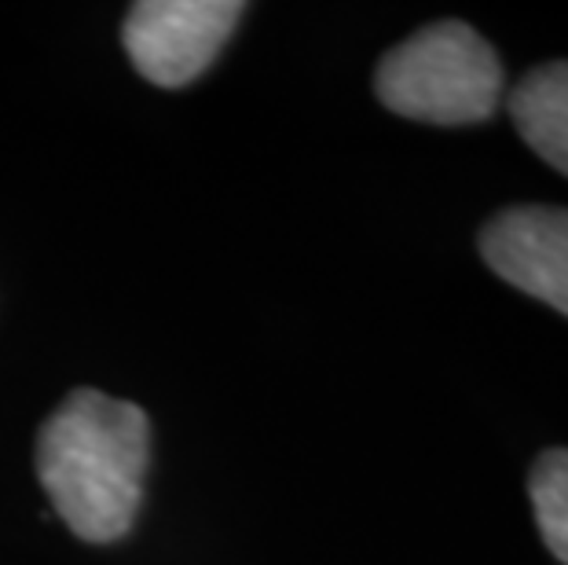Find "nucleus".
Masks as SVG:
<instances>
[{
	"label": "nucleus",
	"instance_id": "1",
	"mask_svg": "<svg viewBox=\"0 0 568 565\" xmlns=\"http://www.w3.org/2000/svg\"><path fill=\"white\" fill-rule=\"evenodd\" d=\"M151 426L143 407L100 390H74L41 426L38 474L67 528L114 544L136 522Z\"/></svg>",
	"mask_w": 568,
	"mask_h": 565
},
{
	"label": "nucleus",
	"instance_id": "2",
	"mask_svg": "<svg viewBox=\"0 0 568 565\" xmlns=\"http://www.w3.org/2000/svg\"><path fill=\"white\" fill-rule=\"evenodd\" d=\"M374 92L393 114L426 125H477L499 111L503 63L474 27L433 22L382 56Z\"/></svg>",
	"mask_w": 568,
	"mask_h": 565
},
{
	"label": "nucleus",
	"instance_id": "3",
	"mask_svg": "<svg viewBox=\"0 0 568 565\" xmlns=\"http://www.w3.org/2000/svg\"><path fill=\"white\" fill-rule=\"evenodd\" d=\"M243 11L239 0H140L129 8L122 41L143 78L180 89L213 63Z\"/></svg>",
	"mask_w": 568,
	"mask_h": 565
},
{
	"label": "nucleus",
	"instance_id": "4",
	"mask_svg": "<svg viewBox=\"0 0 568 565\" xmlns=\"http://www.w3.org/2000/svg\"><path fill=\"white\" fill-rule=\"evenodd\" d=\"M480 258L503 283L568 316V210L510 206L480 228Z\"/></svg>",
	"mask_w": 568,
	"mask_h": 565
},
{
	"label": "nucleus",
	"instance_id": "5",
	"mask_svg": "<svg viewBox=\"0 0 568 565\" xmlns=\"http://www.w3.org/2000/svg\"><path fill=\"white\" fill-rule=\"evenodd\" d=\"M506 111L528 148L568 176V59L528 70L514 85Z\"/></svg>",
	"mask_w": 568,
	"mask_h": 565
},
{
	"label": "nucleus",
	"instance_id": "6",
	"mask_svg": "<svg viewBox=\"0 0 568 565\" xmlns=\"http://www.w3.org/2000/svg\"><path fill=\"white\" fill-rule=\"evenodd\" d=\"M528 500L542 544L561 565H568V448H547L531 463Z\"/></svg>",
	"mask_w": 568,
	"mask_h": 565
}]
</instances>
